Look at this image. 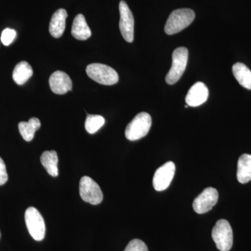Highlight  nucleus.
<instances>
[{"mask_svg": "<svg viewBox=\"0 0 251 251\" xmlns=\"http://www.w3.org/2000/svg\"><path fill=\"white\" fill-rule=\"evenodd\" d=\"M196 14L192 9H180L173 11L167 20L165 32L168 35L179 33L194 21Z\"/></svg>", "mask_w": 251, "mask_h": 251, "instance_id": "nucleus-1", "label": "nucleus"}, {"mask_svg": "<svg viewBox=\"0 0 251 251\" xmlns=\"http://www.w3.org/2000/svg\"><path fill=\"white\" fill-rule=\"evenodd\" d=\"M151 126V117L150 114L143 112L138 114L127 125L126 138L130 141L141 139L146 136Z\"/></svg>", "mask_w": 251, "mask_h": 251, "instance_id": "nucleus-2", "label": "nucleus"}, {"mask_svg": "<svg viewBox=\"0 0 251 251\" xmlns=\"http://www.w3.org/2000/svg\"><path fill=\"white\" fill-rule=\"evenodd\" d=\"M211 237L221 251H229L233 244V232L228 221L221 219L212 229Z\"/></svg>", "mask_w": 251, "mask_h": 251, "instance_id": "nucleus-3", "label": "nucleus"}, {"mask_svg": "<svg viewBox=\"0 0 251 251\" xmlns=\"http://www.w3.org/2000/svg\"><path fill=\"white\" fill-rule=\"evenodd\" d=\"M87 75L100 85H112L117 83L119 75L116 71L103 64H91L86 69Z\"/></svg>", "mask_w": 251, "mask_h": 251, "instance_id": "nucleus-4", "label": "nucleus"}, {"mask_svg": "<svg viewBox=\"0 0 251 251\" xmlns=\"http://www.w3.org/2000/svg\"><path fill=\"white\" fill-rule=\"evenodd\" d=\"M172 67L166 77L167 83L174 85L181 78L186 70L188 58V51L186 48L180 47L173 52Z\"/></svg>", "mask_w": 251, "mask_h": 251, "instance_id": "nucleus-5", "label": "nucleus"}, {"mask_svg": "<svg viewBox=\"0 0 251 251\" xmlns=\"http://www.w3.org/2000/svg\"><path fill=\"white\" fill-rule=\"evenodd\" d=\"M26 226L31 237L36 241H42L45 237L46 225L44 218L36 208H28L25 214Z\"/></svg>", "mask_w": 251, "mask_h": 251, "instance_id": "nucleus-6", "label": "nucleus"}, {"mask_svg": "<svg viewBox=\"0 0 251 251\" xmlns=\"http://www.w3.org/2000/svg\"><path fill=\"white\" fill-rule=\"evenodd\" d=\"M80 195L83 201L94 205L100 204L103 201V193L99 184L87 176L81 178Z\"/></svg>", "mask_w": 251, "mask_h": 251, "instance_id": "nucleus-7", "label": "nucleus"}, {"mask_svg": "<svg viewBox=\"0 0 251 251\" xmlns=\"http://www.w3.org/2000/svg\"><path fill=\"white\" fill-rule=\"evenodd\" d=\"M120 21V29L122 36L127 42H133L134 39V18L128 4L125 1H120L119 5Z\"/></svg>", "mask_w": 251, "mask_h": 251, "instance_id": "nucleus-8", "label": "nucleus"}, {"mask_svg": "<svg viewBox=\"0 0 251 251\" xmlns=\"http://www.w3.org/2000/svg\"><path fill=\"white\" fill-rule=\"evenodd\" d=\"M218 200L217 190L212 187L206 188L193 201V209L197 214H205L216 205Z\"/></svg>", "mask_w": 251, "mask_h": 251, "instance_id": "nucleus-9", "label": "nucleus"}, {"mask_svg": "<svg viewBox=\"0 0 251 251\" xmlns=\"http://www.w3.org/2000/svg\"><path fill=\"white\" fill-rule=\"evenodd\" d=\"M175 173V165L168 161L158 168L153 178V186L157 191H163L169 187Z\"/></svg>", "mask_w": 251, "mask_h": 251, "instance_id": "nucleus-10", "label": "nucleus"}, {"mask_svg": "<svg viewBox=\"0 0 251 251\" xmlns=\"http://www.w3.org/2000/svg\"><path fill=\"white\" fill-rule=\"evenodd\" d=\"M209 97L207 87L202 82L195 83L188 90L186 103L188 106L198 107L205 103Z\"/></svg>", "mask_w": 251, "mask_h": 251, "instance_id": "nucleus-11", "label": "nucleus"}, {"mask_svg": "<svg viewBox=\"0 0 251 251\" xmlns=\"http://www.w3.org/2000/svg\"><path fill=\"white\" fill-rule=\"evenodd\" d=\"M49 85L51 90L56 94H64L72 90L70 77L66 73L57 71L50 75Z\"/></svg>", "mask_w": 251, "mask_h": 251, "instance_id": "nucleus-12", "label": "nucleus"}, {"mask_svg": "<svg viewBox=\"0 0 251 251\" xmlns=\"http://www.w3.org/2000/svg\"><path fill=\"white\" fill-rule=\"evenodd\" d=\"M67 16V11L64 9H58L54 13L49 25V31L52 36L59 38L62 36L65 30Z\"/></svg>", "mask_w": 251, "mask_h": 251, "instance_id": "nucleus-13", "label": "nucleus"}, {"mask_svg": "<svg viewBox=\"0 0 251 251\" xmlns=\"http://www.w3.org/2000/svg\"><path fill=\"white\" fill-rule=\"evenodd\" d=\"M72 34L77 40L85 41L92 35V31L87 22L85 16L78 14L74 18L72 28Z\"/></svg>", "mask_w": 251, "mask_h": 251, "instance_id": "nucleus-14", "label": "nucleus"}, {"mask_svg": "<svg viewBox=\"0 0 251 251\" xmlns=\"http://www.w3.org/2000/svg\"><path fill=\"white\" fill-rule=\"evenodd\" d=\"M237 177L241 184H247L251 181V155L244 153L239 157Z\"/></svg>", "mask_w": 251, "mask_h": 251, "instance_id": "nucleus-15", "label": "nucleus"}, {"mask_svg": "<svg viewBox=\"0 0 251 251\" xmlns=\"http://www.w3.org/2000/svg\"><path fill=\"white\" fill-rule=\"evenodd\" d=\"M232 73L239 85L248 90H251V72L245 64L236 63L232 67Z\"/></svg>", "mask_w": 251, "mask_h": 251, "instance_id": "nucleus-16", "label": "nucleus"}, {"mask_svg": "<svg viewBox=\"0 0 251 251\" xmlns=\"http://www.w3.org/2000/svg\"><path fill=\"white\" fill-rule=\"evenodd\" d=\"M41 127L40 120L36 117H32L27 122H21L18 124V129L23 139L30 142L34 138L36 130Z\"/></svg>", "mask_w": 251, "mask_h": 251, "instance_id": "nucleus-17", "label": "nucleus"}, {"mask_svg": "<svg viewBox=\"0 0 251 251\" xmlns=\"http://www.w3.org/2000/svg\"><path fill=\"white\" fill-rule=\"evenodd\" d=\"M41 163L50 176H58V156L55 151H46L41 156Z\"/></svg>", "mask_w": 251, "mask_h": 251, "instance_id": "nucleus-18", "label": "nucleus"}, {"mask_svg": "<svg viewBox=\"0 0 251 251\" xmlns=\"http://www.w3.org/2000/svg\"><path fill=\"white\" fill-rule=\"evenodd\" d=\"M33 75V69L27 62L18 63L13 72V79L18 85H24Z\"/></svg>", "mask_w": 251, "mask_h": 251, "instance_id": "nucleus-19", "label": "nucleus"}, {"mask_svg": "<svg viewBox=\"0 0 251 251\" xmlns=\"http://www.w3.org/2000/svg\"><path fill=\"white\" fill-rule=\"evenodd\" d=\"M105 124V119L100 115H88L86 119L85 129L90 134L98 131Z\"/></svg>", "mask_w": 251, "mask_h": 251, "instance_id": "nucleus-20", "label": "nucleus"}, {"mask_svg": "<svg viewBox=\"0 0 251 251\" xmlns=\"http://www.w3.org/2000/svg\"><path fill=\"white\" fill-rule=\"evenodd\" d=\"M125 251H148V247L140 239H133L128 243Z\"/></svg>", "mask_w": 251, "mask_h": 251, "instance_id": "nucleus-21", "label": "nucleus"}, {"mask_svg": "<svg viewBox=\"0 0 251 251\" xmlns=\"http://www.w3.org/2000/svg\"><path fill=\"white\" fill-rule=\"evenodd\" d=\"M16 36V31L14 29H5L1 33V41L4 46H9L14 41Z\"/></svg>", "mask_w": 251, "mask_h": 251, "instance_id": "nucleus-22", "label": "nucleus"}, {"mask_svg": "<svg viewBox=\"0 0 251 251\" xmlns=\"http://www.w3.org/2000/svg\"><path fill=\"white\" fill-rule=\"evenodd\" d=\"M8 175L6 166L2 158L0 157V186H2L7 181Z\"/></svg>", "mask_w": 251, "mask_h": 251, "instance_id": "nucleus-23", "label": "nucleus"}, {"mask_svg": "<svg viewBox=\"0 0 251 251\" xmlns=\"http://www.w3.org/2000/svg\"><path fill=\"white\" fill-rule=\"evenodd\" d=\"M188 107V105H186V106H185V108H187Z\"/></svg>", "mask_w": 251, "mask_h": 251, "instance_id": "nucleus-24", "label": "nucleus"}, {"mask_svg": "<svg viewBox=\"0 0 251 251\" xmlns=\"http://www.w3.org/2000/svg\"><path fill=\"white\" fill-rule=\"evenodd\" d=\"M0 236H1V234H0Z\"/></svg>", "mask_w": 251, "mask_h": 251, "instance_id": "nucleus-25", "label": "nucleus"}]
</instances>
